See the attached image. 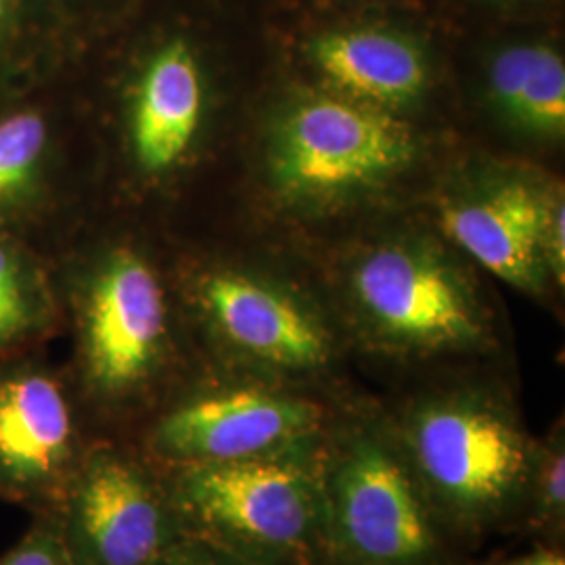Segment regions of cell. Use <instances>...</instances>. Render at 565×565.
<instances>
[{
    "label": "cell",
    "mask_w": 565,
    "mask_h": 565,
    "mask_svg": "<svg viewBox=\"0 0 565 565\" xmlns=\"http://www.w3.org/2000/svg\"><path fill=\"white\" fill-rule=\"evenodd\" d=\"M545 195L530 182L507 181L490 191L443 205L440 224L476 263L525 291L539 289L545 273Z\"/></svg>",
    "instance_id": "4fadbf2b"
},
{
    "label": "cell",
    "mask_w": 565,
    "mask_h": 565,
    "mask_svg": "<svg viewBox=\"0 0 565 565\" xmlns=\"http://www.w3.org/2000/svg\"><path fill=\"white\" fill-rule=\"evenodd\" d=\"M525 513L530 524L553 539L564 534L565 525V443L564 429L548 434L536 445L534 463L525 492Z\"/></svg>",
    "instance_id": "ac0fdd59"
},
{
    "label": "cell",
    "mask_w": 565,
    "mask_h": 565,
    "mask_svg": "<svg viewBox=\"0 0 565 565\" xmlns=\"http://www.w3.org/2000/svg\"><path fill=\"white\" fill-rule=\"evenodd\" d=\"M324 557L338 565H436L438 522L392 427L323 438Z\"/></svg>",
    "instance_id": "5b68a950"
},
{
    "label": "cell",
    "mask_w": 565,
    "mask_h": 565,
    "mask_svg": "<svg viewBox=\"0 0 565 565\" xmlns=\"http://www.w3.org/2000/svg\"><path fill=\"white\" fill-rule=\"evenodd\" d=\"M413 156V137L392 111L342 95L315 97L279 124L270 177L289 200L323 202L387 181Z\"/></svg>",
    "instance_id": "9c48e42d"
},
{
    "label": "cell",
    "mask_w": 565,
    "mask_h": 565,
    "mask_svg": "<svg viewBox=\"0 0 565 565\" xmlns=\"http://www.w3.org/2000/svg\"><path fill=\"white\" fill-rule=\"evenodd\" d=\"M352 302L369 338L403 354L473 350L488 333L463 279L434 254L382 245L352 273Z\"/></svg>",
    "instance_id": "30bf717a"
},
{
    "label": "cell",
    "mask_w": 565,
    "mask_h": 565,
    "mask_svg": "<svg viewBox=\"0 0 565 565\" xmlns=\"http://www.w3.org/2000/svg\"><path fill=\"white\" fill-rule=\"evenodd\" d=\"M499 109L525 132L562 137L565 130V63L545 44L503 49L488 70Z\"/></svg>",
    "instance_id": "2e32d148"
},
{
    "label": "cell",
    "mask_w": 565,
    "mask_h": 565,
    "mask_svg": "<svg viewBox=\"0 0 565 565\" xmlns=\"http://www.w3.org/2000/svg\"><path fill=\"white\" fill-rule=\"evenodd\" d=\"M503 565H565L564 553L559 548H534L524 555H518Z\"/></svg>",
    "instance_id": "7402d4cb"
},
{
    "label": "cell",
    "mask_w": 565,
    "mask_h": 565,
    "mask_svg": "<svg viewBox=\"0 0 565 565\" xmlns=\"http://www.w3.org/2000/svg\"><path fill=\"white\" fill-rule=\"evenodd\" d=\"M114 145L132 181L158 189L193 162L207 116L198 49L168 36L141 53L114 88Z\"/></svg>",
    "instance_id": "8fae6325"
},
{
    "label": "cell",
    "mask_w": 565,
    "mask_h": 565,
    "mask_svg": "<svg viewBox=\"0 0 565 565\" xmlns=\"http://www.w3.org/2000/svg\"><path fill=\"white\" fill-rule=\"evenodd\" d=\"M61 329L51 258L36 245L0 231V359L49 348Z\"/></svg>",
    "instance_id": "9a60e30c"
},
{
    "label": "cell",
    "mask_w": 565,
    "mask_h": 565,
    "mask_svg": "<svg viewBox=\"0 0 565 565\" xmlns=\"http://www.w3.org/2000/svg\"><path fill=\"white\" fill-rule=\"evenodd\" d=\"M0 565H76L51 515L32 518L20 541L0 555Z\"/></svg>",
    "instance_id": "d6986e66"
},
{
    "label": "cell",
    "mask_w": 565,
    "mask_h": 565,
    "mask_svg": "<svg viewBox=\"0 0 565 565\" xmlns=\"http://www.w3.org/2000/svg\"><path fill=\"white\" fill-rule=\"evenodd\" d=\"M394 434L438 525L480 534L524 509L536 443L505 406L469 392L434 396Z\"/></svg>",
    "instance_id": "277c9868"
},
{
    "label": "cell",
    "mask_w": 565,
    "mask_h": 565,
    "mask_svg": "<svg viewBox=\"0 0 565 565\" xmlns=\"http://www.w3.org/2000/svg\"><path fill=\"white\" fill-rule=\"evenodd\" d=\"M308 55L342 97L394 111L417 102L429 82L419 44L382 28H348L317 36Z\"/></svg>",
    "instance_id": "5bb4252c"
},
{
    "label": "cell",
    "mask_w": 565,
    "mask_h": 565,
    "mask_svg": "<svg viewBox=\"0 0 565 565\" xmlns=\"http://www.w3.org/2000/svg\"><path fill=\"white\" fill-rule=\"evenodd\" d=\"M99 436L49 348L0 359V501L53 515Z\"/></svg>",
    "instance_id": "52a82bcc"
},
{
    "label": "cell",
    "mask_w": 565,
    "mask_h": 565,
    "mask_svg": "<svg viewBox=\"0 0 565 565\" xmlns=\"http://www.w3.org/2000/svg\"><path fill=\"white\" fill-rule=\"evenodd\" d=\"M323 438L258 459L163 469L184 536L247 565L321 562Z\"/></svg>",
    "instance_id": "3957f363"
},
{
    "label": "cell",
    "mask_w": 565,
    "mask_h": 565,
    "mask_svg": "<svg viewBox=\"0 0 565 565\" xmlns=\"http://www.w3.org/2000/svg\"><path fill=\"white\" fill-rule=\"evenodd\" d=\"M82 2H88V0H53V4H55V9H57V15H60L61 23H63V30H65L67 39H70V25H72L74 11H76V7L82 4ZM70 42H72V39H70ZM72 46H74V44H72Z\"/></svg>",
    "instance_id": "603a6c76"
},
{
    "label": "cell",
    "mask_w": 565,
    "mask_h": 565,
    "mask_svg": "<svg viewBox=\"0 0 565 565\" xmlns=\"http://www.w3.org/2000/svg\"><path fill=\"white\" fill-rule=\"evenodd\" d=\"M182 310L231 354L282 373H312L331 361L323 321L298 298L231 268L182 279Z\"/></svg>",
    "instance_id": "7c38bea8"
},
{
    "label": "cell",
    "mask_w": 565,
    "mask_h": 565,
    "mask_svg": "<svg viewBox=\"0 0 565 565\" xmlns=\"http://www.w3.org/2000/svg\"><path fill=\"white\" fill-rule=\"evenodd\" d=\"M564 226V203L551 202L545 231V264L559 282H564L565 275Z\"/></svg>",
    "instance_id": "ffe728a7"
},
{
    "label": "cell",
    "mask_w": 565,
    "mask_h": 565,
    "mask_svg": "<svg viewBox=\"0 0 565 565\" xmlns=\"http://www.w3.org/2000/svg\"><path fill=\"white\" fill-rule=\"evenodd\" d=\"M90 216L49 254L72 340L65 369L97 431L128 438L181 385L182 303L141 242L99 237Z\"/></svg>",
    "instance_id": "6da1fadb"
},
{
    "label": "cell",
    "mask_w": 565,
    "mask_h": 565,
    "mask_svg": "<svg viewBox=\"0 0 565 565\" xmlns=\"http://www.w3.org/2000/svg\"><path fill=\"white\" fill-rule=\"evenodd\" d=\"M76 565H160L186 539L168 478L126 436H99L51 515Z\"/></svg>",
    "instance_id": "8992f818"
},
{
    "label": "cell",
    "mask_w": 565,
    "mask_h": 565,
    "mask_svg": "<svg viewBox=\"0 0 565 565\" xmlns=\"http://www.w3.org/2000/svg\"><path fill=\"white\" fill-rule=\"evenodd\" d=\"M72 53L53 0H0V88Z\"/></svg>",
    "instance_id": "e0dca14e"
},
{
    "label": "cell",
    "mask_w": 565,
    "mask_h": 565,
    "mask_svg": "<svg viewBox=\"0 0 565 565\" xmlns=\"http://www.w3.org/2000/svg\"><path fill=\"white\" fill-rule=\"evenodd\" d=\"M81 53L0 88V231L46 256L93 214Z\"/></svg>",
    "instance_id": "7a4b0ae2"
},
{
    "label": "cell",
    "mask_w": 565,
    "mask_h": 565,
    "mask_svg": "<svg viewBox=\"0 0 565 565\" xmlns=\"http://www.w3.org/2000/svg\"><path fill=\"white\" fill-rule=\"evenodd\" d=\"M317 403L264 385H179L128 438L162 469L285 452L324 436Z\"/></svg>",
    "instance_id": "ba28073f"
},
{
    "label": "cell",
    "mask_w": 565,
    "mask_h": 565,
    "mask_svg": "<svg viewBox=\"0 0 565 565\" xmlns=\"http://www.w3.org/2000/svg\"><path fill=\"white\" fill-rule=\"evenodd\" d=\"M160 565H247L226 555L223 551H216L212 546L203 545L200 541L184 539Z\"/></svg>",
    "instance_id": "44dd1931"
}]
</instances>
